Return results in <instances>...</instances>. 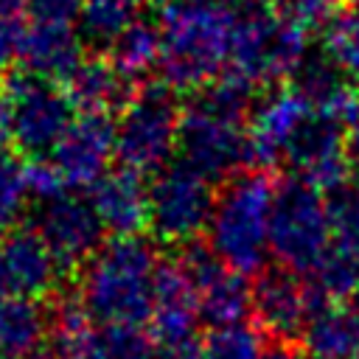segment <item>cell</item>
<instances>
[{
	"label": "cell",
	"instance_id": "obj_1",
	"mask_svg": "<svg viewBox=\"0 0 359 359\" xmlns=\"http://www.w3.org/2000/svg\"><path fill=\"white\" fill-rule=\"evenodd\" d=\"M241 0H160V73L171 90H202L230 65Z\"/></svg>",
	"mask_w": 359,
	"mask_h": 359
},
{
	"label": "cell",
	"instance_id": "obj_2",
	"mask_svg": "<svg viewBox=\"0 0 359 359\" xmlns=\"http://www.w3.org/2000/svg\"><path fill=\"white\" fill-rule=\"evenodd\" d=\"M252 93L255 87L233 73H222L213 84L196 90V98L182 107V160L210 180H230L244 171L252 163L247 135Z\"/></svg>",
	"mask_w": 359,
	"mask_h": 359
},
{
	"label": "cell",
	"instance_id": "obj_3",
	"mask_svg": "<svg viewBox=\"0 0 359 359\" xmlns=\"http://www.w3.org/2000/svg\"><path fill=\"white\" fill-rule=\"evenodd\" d=\"M160 264L149 238L115 236L84 264L76 294L95 325H143L151 317Z\"/></svg>",
	"mask_w": 359,
	"mask_h": 359
},
{
	"label": "cell",
	"instance_id": "obj_4",
	"mask_svg": "<svg viewBox=\"0 0 359 359\" xmlns=\"http://www.w3.org/2000/svg\"><path fill=\"white\" fill-rule=\"evenodd\" d=\"M278 185L266 168H244L224 180L208 222V247L230 269L258 275L266 266L269 222Z\"/></svg>",
	"mask_w": 359,
	"mask_h": 359
},
{
	"label": "cell",
	"instance_id": "obj_5",
	"mask_svg": "<svg viewBox=\"0 0 359 359\" xmlns=\"http://www.w3.org/2000/svg\"><path fill=\"white\" fill-rule=\"evenodd\" d=\"M306 62V28L280 17L266 0H241L233 34V53L224 73L250 87L278 84Z\"/></svg>",
	"mask_w": 359,
	"mask_h": 359
},
{
	"label": "cell",
	"instance_id": "obj_6",
	"mask_svg": "<svg viewBox=\"0 0 359 359\" xmlns=\"http://www.w3.org/2000/svg\"><path fill=\"white\" fill-rule=\"evenodd\" d=\"M182 104L165 81L146 84L121 109L115 123V160L137 174H157L180 149Z\"/></svg>",
	"mask_w": 359,
	"mask_h": 359
},
{
	"label": "cell",
	"instance_id": "obj_7",
	"mask_svg": "<svg viewBox=\"0 0 359 359\" xmlns=\"http://www.w3.org/2000/svg\"><path fill=\"white\" fill-rule=\"evenodd\" d=\"M331 247V213L328 194L294 177L278 185L272 222H269V250L278 266L297 275H314Z\"/></svg>",
	"mask_w": 359,
	"mask_h": 359
},
{
	"label": "cell",
	"instance_id": "obj_8",
	"mask_svg": "<svg viewBox=\"0 0 359 359\" xmlns=\"http://www.w3.org/2000/svg\"><path fill=\"white\" fill-rule=\"evenodd\" d=\"M213 180L185 160H171L149 182V230L168 244H191L208 230L213 213Z\"/></svg>",
	"mask_w": 359,
	"mask_h": 359
},
{
	"label": "cell",
	"instance_id": "obj_9",
	"mask_svg": "<svg viewBox=\"0 0 359 359\" xmlns=\"http://www.w3.org/2000/svg\"><path fill=\"white\" fill-rule=\"evenodd\" d=\"M0 87L6 90L11 107L8 143L28 157H42L53 151L67 126L76 121V107L65 87L28 70L8 73Z\"/></svg>",
	"mask_w": 359,
	"mask_h": 359
},
{
	"label": "cell",
	"instance_id": "obj_10",
	"mask_svg": "<svg viewBox=\"0 0 359 359\" xmlns=\"http://www.w3.org/2000/svg\"><path fill=\"white\" fill-rule=\"evenodd\" d=\"M31 227L42 236V241L53 250L59 264L79 266L87 264L104 247V224L90 199L76 191H65L59 196L36 202Z\"/></svg>",
	"mask_w": 359,
	"mask_h": 359
},
{
	"label": "cell",
	"instance_id": "obj_11",
	"mask_svg": "<svg viewBox=\"0 0 359 359\" xmlns=\"http://www.w3.org/2000/svg\"><path fill=\"white\" fill-rule=\"evenodd\" d=\"M331 247L314 272L320 297L348 300L359 292V182H345L328 194Z\"/></svg>",
	"mask_w": 359,
	"mask_h": 359
},
{
	"label": "cell",
	"instance_id": "obj_12",
	"mask_svg": "<svg viewBox=\"0 0 359 359\" xmlns=\"http://www.w3.org/2000/svg\"><path fill=\"white\" fill-rule=\"evenodd\" d=\"M311 118H314V109L294 84L289 87L275 84L269 93H264L261 101L252 104L247 118L252 163L261 168L286 163L292 143L297 140V135Z\"/></svg>",
	"mask_w": 359,
	"mask_h": 359
},
{
	"label": "cell",
	"instance_id": "obj_13",
	"mask_svg": "<svg viewBox=\"0 0 359 359\" xmlns=\"http://www.w3.org/2000/svg\"><path fill=\"white\" fill-rule=\"evenodd\" d=\"M320 303L314 283H306L297 272L286 266L258 272L252 283V314L264 334L275 342H294L303 337V328Z\"/></svg>",
	"mask_w": 359,
	"mask_h": 359
},
{
	"label": "cell",
	"instance_id": "obj_14",
	"mask_svg": "<svg viewBox=\"0 0 359 359\" xmlns=\"http://www.w3.org/2000/svg\"><path fill=\"white\" fill-rule=\"evenodd\" d=\"M180 261L194 283L199 317L208 325L238 323L244 320L247 311H252V286L244 280L247 275L219 261L210 247L188 244Z\"/></svg>",
	"mask_w": 359,
	"mask_h": 359
},
{
	"label": "cell",
	"instance_id": "obj_15",
	"mask_svg": "<svg viewBox=\"0 0 359 359\" xmlns=\"http://www.w3.org/2000/svg\"><path fill=\"white\" fill-rule=\"evenodd\" d=\"M115 157V123L109 115L79 112V118L67 126L62 140L50 151V163L62 174L70 191L93 188Z\"/></svg>",
	"mask_w": 359,
	"mask_h": 359
},
{
	"label": "cell",
	"instance_id": "obj_16",
	"mask_svg": "<svg viewBox=\"0 0 359 359\" xmlns=\"http://www.w3.org/2000/svg\"><path fill=\"white\" fill-rule=\"evenodd\" d=\"M65 266L34 227L0 233V297H42L59 286Z\"/></svg>",
	"mask_w": 359,
	"mask_h": 359
},
{
	"label": "cell",
	"instance_id": "obj_17",
	"mask_svg": "<svg viewBox=\"0 0 359 359\" xmlns=\"http://www.w3.org/2000/svg\"><path fill=\"white\" fill-rule=\"evenodd\" d=\"M286 165L294 171V177L306 180L309 185L325 194L345 185L351 177L345 126L325 121L314 112V118L303 126V132L292 143L286 154Z\"/></svg>",
	"mask_w": 359,
	"mask_h": 359
},
{
	"label": "cell",
	"instance_id": "obj_18",
	"mask_svg": "<svg viewBox=\"0 0 359 359\" xmlns=\"http://www.w3.org/2000/svg\"><path fill=\"white\" fill-rule=\"evenodd\" d=\"M90 202L104 230L112 236H137L149 227V185L137 171L123 165L109 168L90 188Z\"/></svg>",
	"mask_w": 359,
	"mask_h": 359
},
{
	"label": "cell",
	"instance_id": "obj_19",
	"mask_svg": "<svg viewBox=\"0 0 359 359\" xmlns=\"http://www.w3.org/2000/svg\"><path fill=\"white\" fill-rule=\"evenodd\" d=\"M84 50V39L73 22H42L31 20L25 28L20 62L22 70L65 84V79L79 67Z\"/></svg>",
	"mask_w": 359,
	"mask_h": 359
},
{
	"label": "cell",
	"instance_id": "obj_20",
	"mask_svg": "<svg viewBox=\"0 0 359 359\" xmlns=\"http://www.w3.org/2000/svg\"><path fill=\"white\" fill-rule=\"evenodd\" d=\"M300 342L309 359H359V306L320 297Z\"/></svg>",
	"mask_w": 359,
	"mask_h": 359
},
{
	"label": "cell",
	"instance_id": "obj_21",
	"mask_svg": "<svg viewBox=\"0 0 359 359\" xmlns=\"http://www.w3.org/2000/svg\"><path fill=\"white\" fill-rule=\"evenodd\" d=\"M65 93L79 112H121L132 98V79H126L112 59L90 56L65 79Z\"/></svg>",
	"mask_w": 359,
	"mask_h": 359
},
{
	"label": "cell",
	"instance_id": "obj_22",
	"mask_svg": "<svg viewBox=\"0 0 359 359\" xmlns=\"http://www.w3.org/2000/svg\"><path fill=\"white\" fill-rule=\"evenodd\" d=\"M292 79V84L303 93V98L320 118L348 126L359 115L356 87H351L345 81V73L337 70L328 59H306Z\"/></svg>",
	"mask_w": 359,
	"mask_h": 359
},
{
	"label": "cell",
	"instance_id": "obj_23",
	"mask_svg": "<svg viewBox=\"0 0 359 359\" xmlns=\"http://www.w3.org/2000/svg\"><path fill=\"white\" fill-rule=\"evenodd\" d=\"M50 337V309L39 297H0V356L34 359Z\"/></svg>",
	"mask_w": 359,
	"mask_h": 359
},
{
	"label": "cell",
	"instance_id": "obj_24",
	"mask_svg": "<svg viewBox=\"0 0 359 359\" xmlns=\"http://www.w3.org/2000/svg\"><path fill=\"white\" fill-rule=\"evenodd\" d=\"M112 65L126 76V79H143L149 76L154 67H160V56H163V42H160V28L157 22L149 20H135L132 25H126L118 39L107 48Z\"/></svg>",
	"mask_w": 359,
	"mask_h": 359
},
{
	"label": "cell",
	"instance_id": "obj_25",
	"mask_svg": "<svg viewBox=\"0 0 359 359\" xmlns=\"http://www.w3.org/2000/svg\"><path fill=\"white\" fill-rule=\"evenodd\" d=\"M137 3L135 0H84L79 14V34L84 42L109 48L118 34L137 20Z\"/></svg>",
	"mask_w": 359,
	"mask_h": 359
},
{
	"label": "cell",
	"instance_id": "obj_26",
	"mask_svg": "<svg viewBox=\"0 0 359 359\" xmlns=\"http://www.w3.org/2000/svg\"><path fill=\"white\" fill-rule=\"evenodd\" d=\"M320 50L337 70L359 79V6L339 8L323 25Z\"/></svg>",
	"mask_w": 359,
	"mask_h": 359
},
{
	"label": "cell",
	"instance_id": "obj_27",
	"mask_svg": "<svg viewBox=\"0 0 359 359\" xmlns=\"http://www.w3.org/2000/svg\"><path fill=\"white\" fill-rule=\"evenodd\" d=\"M31 199L28 163L14 146L0 143V233L11 230Z\"/></svg>",
	"mask_w": 359,
	"mask_h": 359
},
{
	"label": "cell",
	"instance_id": "obj_28",
	"mask_svg": "<svg viewBox=\"0 0 359 359\" xmlns=\"http://www.w3.org/2000/svg\"><path fill=\"white\" fill-rule=\"evenodd\" d=\"M90 359H154L151 334L143 325H95L87 339Z\"/></svg>",
	"mask_w": 359,
	"mask_h": 359
},
{
	"label": "cell",
	"instance_id": "obj_29",
	"mask_svg": "<svg viewBox=\"0 0 359 359\" xmlns=\"http://www.w3.org/2000/svg\"><path fill=\"white\" fill-rule=\"evenodd\" d=\"M261 353H264L261 328L238 320V323L210 325V331L202 337L199 359H261Z\"/></svg>",
	"mask_w": 359,
	"mask_h": 359
},
{
	"label": "cell",
	"instance_id": "obj_30",
	"mask_svg": "<svg viewBox=\"0 0 359 359\" xmlns=\"http://www.w3.org/2000/svg\"><path fill=\"white\" fill-rule=\"evenodd\" d=\"M280 17L292 20L300 28L325 25L339 8H345V0H266Z\"/></svg>",
	"mask_w": 359,
	"mask_h": 359
},
{
	"label": "cell",
	"instance_id": "obj_31",
	"mask_svg": "<svg viewBox=\"0 0 359 359\" xmlns=\"http://www.w3.org/2000/svg\"><path fill=\"white\" fill-rule=\"evenodd\" d=\"M25 22L20 11L0 6V70H6L14 59H20L22 39H25Z\"/></svg>",
	"mask_w": 359,
	"mask_h": 359
},
{
	"label": "cell",
	"instance_id": "obj_32",
	"mask_svg": "<svg viewBox=\"0 0 359 359\" xmlns=\"http://www.w3.org/2000/svg\"><path fill=\"white\" fill-rule=\"evenodd\" d=\"M84 0H28L31 20L42 22H76Z\"/></svg>",
	"mask_w": 359,
	"mask_h": 359
},
{
	"label": "cell",
	"instance_id": "obj_33",
	"mask_svg": "<svg viewBox=\"0 0 359 359\" xmlns=\"http://www.w3.org/2000/svg\"><path fill=\"white\" fill-rule=\"evenodd\" d=\"M34 359H90L84 345H76V342H67V339H59V337H48V342L36 351Z\"/></svg>",
	"mask_w": 359,
	"mask_h": 359
},
{
	"label": "cell",
	"instance_id": "obj_34",
	"mask_svg": "<svg viewBox=\"0 0 359 359\" xmlns=\"http://www.w3.org/2000/svg\"><path fill=\"white\" fill-rule=\"evenodd\" d=\"M261 359H309L306 351L294 348V342H272L269 348H264Z\"/></svg>",
	"mask_w": 359,
	"mask_h": 359
},
{
	"label": "cell",
	"instance_id": "obj_35",
	"mask_svg": "<svg viewBox=\"0 0 359 359\" xmlns=\"http://www.w3.org/2000/svg\"><path fill=\"white\" fill-rule=\"evenodd\" d=\"M8 135H11V107H8V95L0 87V143L8 146Z\"/></svg>",
	"mask_w": 359,
	"mask_h": 359
},
{
	"label": "cell",
	"instance_id": "obj_36",
	"mask_svg": "<svg viewBox=\"0 0 359 359\" xmlns=\"http://www.w3.org/2000/svg\"><path fill=\"white\" fill-rule=\"evenodd\" d=\"M348 163H351V177L359 182V126L348 132Z\"/></svg>",
	"mask_w": 359,
	"mask_h": 359
},
{
	"label": "cell",
	"instance_id": "obj_37",
	"mask_svg": "<svg viewBox=\"0 0 359 359\" xmlns=\"http://www.w3.org/2000/svg\"><path fill=\"white\" fill-rule=\"evenodd\" d=\"M356 95H359V84H356Z\"/></svg>",
	"mask_w": 359,
	"mask_h": 359
}]
</instances>
